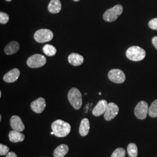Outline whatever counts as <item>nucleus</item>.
Masks as SVG:
<instances>
[{
    "instance_id": "nucleus-19",
    "label": "nucleus",
    "mask_w": 157,
    "mask_h": 157,
    "mask_svg": "<svg viewBox=\"0 0 157 157\" xmlns=\"http://www.w3.org/2000/svg\"><path fill=\"white\" fill-rule=\"evenodd\" d=\"M69 147L67 144H62L58 146L53 152L54 157H64L68 152Z\"/></svg>"
},
{
    "instance_id": "nucleus-18",
    "label": "nucleus",
    "mask_w": 157,
    "mask_h": 157,
    "mask_svg": "<svg viewBox=\"0 0 157 157\" xmlns=\"http://www.w3.org/2000/svg\"><path fill=\"white\" fill-rule=\"evenodd\" d=\"M9 139L12 143H19L22 142L25 140V135L22 134L20 132H17L16 130H11L9 135Z\"/></svg>"
},
{
    "instance_id": "nucleus-32",
    "label": "nucleus",
    "mask_w": 157,
    "mask_h": 157,
    "mask_svg": "<svg viewBox=\"0 0 157 157\" xmlns=\"http://www.w3.org/2000/svg\"><path fill=\"white\" fill-rule=\"evenodd\" d=\"M74 1H75V2H78V1H79L80 0H73Z\"/></svg>"
},
{
    "instance_id": "nucleus-7",
    "label": "nucleus",
    "mask_w": 157,
    "mask_h": 157,
    "mask_svg": "<svg viewBox=\"0 0 157 157\" xmlns=\"http://www.w3.org/2000/svg\"><path fill=\"white\" fill-rule=\"evenodd\" d=\"M108 77L113 83L118 84L123 83L126 80L125 74L122 71L119 69H113L109 71Z\"/></svg>"
},
{
    "instance_id": "nucleus-16",
    "label": "nucleus",
    "mask_w": 157,
    "mask_h": 157,
    "mask_svg": "<svg viewBox=\"0 0 157 157\" xmlns=\"http://www.w3.org/2000/svg\"><path fill=\"white\" fill-rule=\"evenodd\" d=\"M62 8V5L60 0H51L48 6V10L51 13H58L61 11Z\"/></svg>"
},
{
    "instance_id": "nucleus-24",
    "label": "nucleus",
    "mask_w": 157,
    "mask_h": 157,
    "mask_svg": "<svg viewBox=\"0 0 157 157\" xmlns=\"http://www.w3.org/2000/svg\"><path fill=\"white\" fill-rule=\"evenodd\" d=\"M10 19L9 15L4 12H0V23L1 24H6L8 22Z\"/></svg>"
},
{
    "instance_id": "nucleus-23",
    "label": "nucleus",
    "mask_w": 157,
    "mask_h": 157,
    "mask_svg": "<svg viewBox=\"0 0 157 157\" xmlns=\"http://www.w3.org/2000/svg\"><path fill=\"white\" fill-rule=\"evenodd\" d=\"M126 155V151L123 148H118L113 152L111 157H124Z\"/></svg>"
},
{
    "instance_id": "nucleus-8",
    "label": "nucleus",
    "mask_w": 157,
    "mask_h": 157,
    "mask_svg": "<svg viewBox=\"0 0 157 157\" xmlns=\"http://www.w3.org/2000/svg\"><path fill=\"white\" fill-rule=\"evenodd\" d=\"M148 104L146 101H140L135 107V116L136 118L140 120L146 119L147 113H148Z\"/></svg>"
},
{
    "instance_id": "nucleus-29",
    "label": "nucleus",
    "mask_w": 157,
    "mask_h": 157,
    "mask_svg": "<svg viewBox=\"0 0 157 157\" xmlns=\"http://www.w3.org/2000/svg\"><path fill=\"white\" fill-rule=\"evenodd\" d=\"M1 95H2V92L1 91H0V97H1Z\"/></svg>"
},
{
    "instance_id": "nucleus-10",
    "label": "nucleus",
    "mask_w": 157,
    "mask_h": 157,
    "mask_svg": "<svg viewBox=\"0 0 157 157\" xmlns=\"http://www.w3.org/2000/svg\"><path fill=\"white\" fill-rule=\"evenodd\" d=\"M46 107V102L45 99L43 97H40L33 101L31 104L30 107L34 112L37 113H41L43 112Z\"/></svg>"
},
{
    "instance_id": "nucleus-14",
    "label": "nucleus",
    "mask_w": 157,
    "mask_h": 157,
    "mask_svg": "<svg viewBox=\"0 0 157 157\" xmlns=\"http://www.w3.org/2000/svg\"><path fill=\"white\" fill-rule=\"evenodd\" d=\"M67 59L69 63L75 67L81 65L84 62L83 56L77 53H71L68 56Z\"/></svg>"
},
{
    "instance_id": "nucleus-2",
    "label": "nucleus",
    "mask_w": 157,
    "mask_h": 157,
    "mask_svg": "<svg viewBox=\"0 0 157 157\" xmlns=\"http://www.w3.org/2000/svg\"><path fill=\"white\" fill-rule=\"evenodd\" d=\"M126 56L131 61H140L145 58L146 51L139 46H132L127 50Z\"/></svg>"
},
{
    "instance_id": "nucleus-21",
    "label": "nucleus",
    "mask_w": 157,
    "mask_h": 157,
    "mask_svg": "<svg viewBox=\"0 0 157 157\" xmlns=\"http://www.w3.org/2000/svg\"><path fill=\"white\" fill-rule=\"evenodd\" d=\"M128 153L129 157H137L138 155L137 147L135 143H130L128 146Z\"/></svg>"
},
{
    "instance_id": "nucleus-27",
    "label": "nucleus",
    "mask_w": 157,
    "mask_h": 157,
    "mask_svg": "<svg viewBox=\"0 0 157 157\" xmlns=\"http://www.w3.org/2000/svg\"><path fill=\"white\" fill-rule=\"evenodd\" d=\"M152 44L154 46V47L157 50V36H155L152 39Z\"/></svg>"
},
{
    "instance_id": "nucleus-13",
    "label": "nucleus",
    "mask_w": 157,
    "mask_h": 157,
    "mask_svg": "<svg viewBox=\"0 0 157 157\" xmlns=\"http://www.w3.org/2000/svg\"><path fill=\"white\" fill-rule=\"evenodd\" d=\"M20 74V71L17 68H14L6 73L3 77V80L6 83H13L18 79Z\"/></svg>"
},
{
    "instance_id": "nucleus-4",
    "label": "nucleus",
    "mask_w": 157,
    "mask_h": 157,
    "mask_svg": "<svg viewBox=\"0 0 157 157\" xmlns=\"http://www.w3.org/2000/svg\"><path fill=\"white\" fill-rule=\"evenodd\" d=\"M124 7L122 5H117L111 8L108 9L103 15L104 20L107 22L115 21L123 12Z\"/></svg>"
},
{
    "instance_id": "nucleus-31",
    "label": "nucleus",
    "mask_w": 157,
    "mask_h": 157,
    "mask_svg": "<svg viewBox=\"0 0 157 157\" xmlns=\"http://www.w3.org/2000/svg\"><path fill=\"white\" fill-rule=\"evenodd\" d=\"M6 1L7 2H10V1H11L12 0H6Z\"/></svg>"
},
{
    "instance_id": "nucleus-5",
    "label": "nucleus",
    "mask_w": 157,
    "mask_h": 157,
    "mask_svg": "<svg viewBox=\"0 0 157 157\" xmlns=\"http://www.w3.org/2000/svg\"><path fill=\"white\" fill-rule=\"evenodd\" d=\"M54 34L50 29H41L37 30L34 34V39L39 43L50 41L53 39Z\"/></svg>"
},
{
    "instance_id": "nucleus-28",
    "label": "nucleus",
    "mask_w": 157,
    "mask_h": 157,
    "mask_svg": "<svg viewBox=\"0 0 157 157\" xmlns=\"http://www.w3.org/2000/svg\"><path fill=\"white\" fill-rule=\"evenodd\" d=\"M6 157H17V155L13 152H10L6 155Z\"/></svg>"
},
{
    "instance_id": "nucleus-12",
    "label": "nucleus",
    "mask_w": 157,
    "mask_h": 157,
    "mask_svg": "<svg viewBox=\"0 0 157 157\" xmlns=\"http://www.w3.org/2000/svg\"><path fill=\"white\" fill-rule=\"evenodd\" d=\"M108 102L105 100H101L98 101L95 107L93 109L92 113L95 117H100L102 114H104L107 110Z\"/></svg>"
},
{
    "instance_id": "nucleus-25",
    "label": "nucleus",
    "mask_w": 157,
    "mask_h": 157,
    "mask_svg": "<svg viewBox=\"0 0 157 157\" xmlns=\"http://www.w3.org/2000/svg\"><path fill=\"white\" fill-rule=\"evenodd\" d=\"M10 151V148L8 146L0 144V155L1 156L6 155Z\"/></svg>"
},
{
    "instance_id": "nucleus-17",
    "label": "nucleus",
    "mask_w": 157,
    "mask_h": 157,
    "mask_svg": "<svg viewBox=\"0 0 157 157\" xmlns=\"http://www.w3.org/2000/svg\"><path fill=\"white\" fill-rule=\"evenodd\" d=\"M90 130V122L87 118H84L82 120L80 127L79 133L82 136H86L89 134Z\"/></svg>"
},
{
    "instance_id": "nucleus-6",
    "label": "nucleus",
    "mask_w": 157,
    "mask_h": 157,
    "mask_svg": "<svg viewBox=\"0 0 157 157\" xmlns=\"http://www.w3.org/2000/svg\"><path fill=\"white\" fill-rule=\"evenodd\" d=\"M47 62L46 58L41 54H34L30 56L27 60V65L31 68H39L43 67Z\"/></svg>"
},
{
    "instance_id": "nucleus-15",
    "label": "nucleus",
    "mask_w": 157,
    "mask_h": 157,
    "mask_svg": "<svg viewBox=\"0 0 157 157\" xmlns=\"http://www.w3.org/2000/svg\"><path fill=\"white\" fill-rule=\"evenodd\" d=\"M20 49V44L16 41L9 43L4 48V52L6 55H12L17 53Z\"/></svg>"
},
{
    "instance_id": "nucleus-11",
    "label": "nucleus",
    "mask_w": 157,
    "mask_h": 157,
    "mask_svg": "<svg viewBox=\"0 0 157 157\" xmlns=\"http://www.w3.org/2000/svg\"><path fill=\"white\" fill-rule=\"evenodd\" d=\"M10 124L12 129L20 132H23L25 128L22 119L17 115L12 117L10 119Z\"/></svg>"
},
{
    "instance_id": "nucleus-26",
    "label": "nucleus",
    "mask_w": 157,
    "mask_h": 157,
    "mask_svg": "<svg viewBox=\"0 0 157 157\" xmlns=\"http://www.w3.org/2000/svg\"><path fill=\"white\" fill-rule=\"evenodd\" d=\"M148 26L152 30H157V17L154 18L148 22Z\"/></svg>"
},
{
    "instance_id": "nucleus-1",
    "label": "nucleus",
    "mask_w": 157,
    "mask_h": 157,
    "mask_svg": "<svg viewBox=\"0 0 157 157\" xmlns=\"http://www.w3.org/2000/svg\"><path fill=\"white\" fill-rule=\"evenodd\" d=\"M51 129L56 136L58 137H64L71 132V126L69 123L61 119H58L52 124Z\"/></svg>"
},
{
    "instance_id": "nucleus-30",
    "label": "nucleus",
    "mask_w": 157,
    "mask_h": 157,
    "mask_svg": "<svg viewBox=\"0 0 157 157\" xmlns=\"http://www.w3.org/2000/svg\"><path fill=\"white\" fill-rule=\"evenodd\" d=\"M1 119H2V116H1V115H0V121H1Z\"/></svg>"
},
{
    "instance_id": "nucleus-3",
    "label": "nucleus",
    "mask_w": 157,
    "mask_h": 157,
    "mask_svg": "<svg viewBox=\"0 0 157 157\" xmlns=\"http://www.w3.org/2000/svg\"><path fill=\"white\" fill-rule=\"evenodd\" d=\"M67 98L72 106L76 110H78L82 105V95L78 89L75 87L69 91Z\"/></svg>"
},
{
    "instance_id": "nucleus-9",
    "label": "nucleus",
    "mask_w": 157,
    "mask_h": 157,
    "mask_svg": "<svg viewBox=\"0 0 157 157\" xmlns=\"http://www.w3.org/2000/svg\"><path fill=\"white\" fill-rule=\"evenodd\" d=\"M119 111L118 105L114 102H110L108 104L107 110L104 113V117L107 121H112L117 117Z\"/></svg>"
},
{
    "instance_id": "nucleus-22",
    "label": "nucleus",
    "mask_w": 157,
    "mask_h": 157,
    "mask_svg": "<svg viewBox=\"0 0 157 157\" xmlns=\"http://www.w3.org/2000/svg\"><path fill=\"white\" fill-rule=\"evenodd\" d=\"M148 115L152 118L157 117V100L154 101L149 107Z\"/></svg>"
},
{
    "instance_id": "nucleus-20",
    "label": "nucleus",
    "mask_w": 157,
    "mask_h": 157,
    "mask_svg": "<svg viewBox=\"0 0 157 157\" xmlns=\"http://www.w3.org/2000/svg\"><path fill=\"white\" fill-rule=\"evenodd\" d=\"M43 51L45 55L48 56H54L56 53V48L51 44L44 45L43 48Z\"/></svg>"
}]
</instances>
